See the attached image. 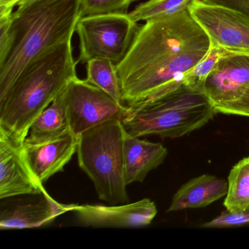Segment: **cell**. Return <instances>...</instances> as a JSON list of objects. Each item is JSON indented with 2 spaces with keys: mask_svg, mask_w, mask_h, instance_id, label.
I'll return each mask as SVG.
<instances>
[{
  "mask_svg": "<svg viewBox=\"0 0 249 249\" xmlns=\"http://www.w3.org/2000/svg\"><path fill=\"white\" fill-rule=\"evenodd\" d=\"M195 0H148L129 13V17L138 23L170 17L189 9Z\"/></svg>",
  "mask_w": 249,
  "mask_h": 249,
  "instance_id": "cell-19",
  "label": "cell"
},
{
  "mask_svg": "<svg viewBox=\"0 0 249 249\" xmlns=\"http://www.w3.org/2000/svg\"><path fill=\"white\" fill-rule=\"evenodd\" d=\"M73 211L87 227L117 228L146 227L157 214L156 204L146 198L119 205H76Z\"/></svg>",
  "mask_w": 249,
  "mask_h": 249,
  "instance_id": "cell-9",
  "label": "cell"
},
{
  "mask_svg": "<svg viewBox=\"0 0 249 249\" xmlns=\"http://www.w3.org/2000/svg\"><path fill=\"white\" fill-rule=\"evenodd\" d=\"M210 49L209 37L189 9L145 21L117 65L125 106L157 98L183 86L186 74Z\"/></svg>",
  "mask_w": 249,
  "mask_h": 249,
  "instance_id": "cell-1",
  "label": "cell"
},
{
  "mask_svg": "<svg viewBox=\"0 0 249 249\" xmlns=\"http://www.w3.org/2000/svg\"><path fill=\"white\" fill-rule=\"evenodd\" d=\"M78 137L70 131L60 138L38 145H24L23 156L32 173L44 183L64 167L77 152Z\"/></svg>",
  "mask_w": 249,
  "mask_h": 249,
  "instance_id": "cell-12",
  "label": "cell"
},
{
  "mask_svg": "<svg viewBox=\"0 0 249 249\" xmlns=\"http://www.w3.org/2000/svg\"><path fill=\"white\" fill-rule=\"evenodd\" d=\"M249 85V54L230 53L205 80L204 94L217 107L241 97Z\"/></svg>",
  "mask_w": 249,
  "mask_h": 249,
  "instance_id": "cell-10",
  "label": "cell"
},
{
  "mask_svg": "<svg viewBox=\"0 0 249 249\" xmlns=\"http://www.w3.org/2000/svg\"><path fill=\"white\" fill-rule=\"evenodd\" d=\"M36 0H19L17 6H21V5H26V4L30 3V2H35Z\"/></svg>",
  "mask_w": 249,
  "mask_h": 249,
  "instance_id": "cell-26",
  "label": "cell"
},
{
  "mask_svg": "<svg viewBox=\"0 0 249 249\" xmlns=\"http://www.w3.org/2000/svg\"><path fill=\"white\" fill-rule=\"evenodd\" d=\"M128 109L122 124L135 137L178 138L200 129L218 113L203 92L185 86Z\"/></svg>",
  "mask_w": 249,
  "mask_h": 249,
  "instance_id": "cell-4",
  "label": "cell"
},
{
  "mask_svg": "<svg viewBox=\"0 0 249 249\" xmlns=\"http://www.w3.org/2000/svg\"><path fill=\"white\" fill-rule=\"evenodd\" d=\"M75 205L59 203L46 193L37 200L17 204L2 211L0 229L21 230L42 227L65 213L73 211Z\"/></svg>",
  "mask_w": 249,
  "mask_h": 249,
  "instance_id": "cell-13",
  "label": "cell"
},
{
  "mask_svg": "<svg viewBox=\"0 0 249 249\" xmlns=\"http://www.w3.org/2000/svg\"><path fill=\"white\" fill-rule=\"evenodd\" d=\"M215 108L218 113L249 117V85L241 97L231 103L217 106Z\"/></svg>",
  "mask_w": 249,
  "mask_h": 249,
  "instance_id": "cell-23",
  "label": "cell"
},
{
  "mask_svg": "<svg viewBox=\"0 0 249 249\" xmlns=\"http://www.w3.org/2000/svg\"><path fill=\"white\" fill-rule=\"evenodd\" d=\"M139 27L129 14L81 17L75 29L79 39L78 62L103 59L118 65L129 52Z\"/></svg>",
  "mask_w": 249,
  "mask_h": 249,
  "instance_id": "cell-6",
  "label": "cell"
},
{
  "mask_svg": "<svg viewBox=\"0 0 249 249\" xmlns=\"http://www.w3.org/2000/svg\"><path fill=\"white\" fill-rule=\"evenodd\" d=\"M167 154L162 144L141 139L126 132L124 144L126 185L143 181L150 172L164 162Z\"/></svg>",
  "mask_w": 249,
  "mask_h": 249,
  "instance_id": "cell-14",
  "label": "cell"
},
{
  "mask_svg": "<svg viewBox=\"0 0 249 249\" xmlns=\"http://www.w3.org/2000/svg\"><path fill=\"white\" fill-rule=\"evenodd\" d=\"M46 193L27 165L22 148L0 135V198Z\"/></svg>",
  "mask_w": 249,
  "mask_h": 249,
  "instance_id": "cell-11",
  "label": "cell"
},
{
  "mask_svg": "<svg viewBox=\"0 0 249 249\" xmlns=\"http://www.w3.org/2000/svg\"><path fill=\"white\" fill-rule=\"evenodd\" d=\"M86 71L87 82L101 89L119 104L125 106L117 65L107 59H93L87 62Z\"/></svg>",
  "mask_w": 249,
  "mask_h": 249,
  "instance_id": "cell-18",
  "label": "cell"
},
{
  "mask_svg": "<svg viewBox=\"0 0 249 249\" xmlns=\"http://www.w3.org/2000/svg\"><path fill=\"white\" fill-rule=\"evenodd\" d=\"M232 52L211 46L207 54L186 74L183 85L194 91L204 93V84L208 75L215 69L221 58Z\"/></svg>",
  "mask_w": 249,
  "mask_h": 249,
  "instance_id": "cell-20",
  "label": "cell"
},
{
  "mask_svg": "<svg viewBox=\"0 0 249 249\" xmlns=\"http://www.w3.org/2000/svg\"><path fill=\"white\" fill-rule=\"evenodd\" d=\"M82 0H36L0 18V100L36 56L72 38Z\"/></svg>",
  "mask_w": 249,
  "mask_h": 249,
  "instance_id": "cell-2",
  "label": "cell"
},
{
  "mask_svg": "<svg viewBox=\"0 0 249 249\" xmlns=\"http://www.w3.org/2000/svg\"><path fill=\"white\" fill-rule=\"evenodd\" d=\"M195 21L216 46L249 54V17L239 10L195 0L189 8Z\"/></svg>",
  "mask_w": 249,
  "mask_h": 249,
  "instance_id": "cell-8",
  "label": "cell"
},
{
  "mask_svg": "<svg viewBox=\"0 0 249 249\" xmlns=\"http://www.w3.org/2000/svg\"><path fill=\"white\" fill-rule=\"evenodd\" d=\"M126 132L120 119H111L78 136L80 168L94 183L101 200L109 205L128 203L124 144Z\"/></svg>",
  "mask_w": 249,
  "mask_h": 249,
  "instance_id": "cell-5",
  "label": "cell"
},
{
  "mask_svg": "<svg viewBox=\"0 0 249 249\" xmlns=\"http://www.w3.org/2000/svg\"><path fill=\"white\" fill-rule=\"evenodd\" d=\"M63 92L33 122L24 140V145L44 143L60 138L71 131Z\"/></svg>",
  "mask_w": 249,
  "mask_h": 249,
  "instance_id": "cell-16",
  "label": "cell"
},
{
  "mask_svg": "<svg viewBox=\"0 0 249 249\" xmlns=\"http://www.w3.org/2000/svg\"><path fill=\"white\" fill-rule=\"evenodd\" d=\"M224 205L230 213L249 211V157L240 160L230 170Z\"/></svg>",
  "mask_w": 249,
  "mask_h": 249,
  "instance_id": "cell-17",
  "label": "cell"
},
{
  "mask_svg": "<svg viewBox=\"0 0 249 249\" xmlns=\"http://www.w3.org/2000/svg\"><path fill=\"white\" fill-rule=\"evenodd\" d=\"M228 181L204 174L184 183L177 191L167 212L204 208L226 196Z\"/></svg>",
  "mask_w": 249,
  "mask_h": 249,
  "instance_id": "cell-15",
  "label": "cell"
},
{
  "mask_svg": "<svg viewBox=\"0 0 249 249\" xmlns=\"http://www.w3.org/2000/svg\"><path fill=\"white\" fill-rule=\"evenodd\" d=\"M72 39L33 59L0 100V135L17 146L23 148L36 118L78 78Z\"/></svg>",
  "mask_w": 249,
  "mask_h": 249,
  "instance_id": "cell-3",
  "label": "cell"
},
{
  "mask_svg": "<svg viewBox=\"0 0 249 249\" xmlns=\"http://www.w3.org/2000/svg\"><path fill=\"white\" fill-rule=\"evenodd\" d=\"M138 0H82L81 17L100 14H127Z\"/></svg>",
  "mask_w": 249,
  "mask_h": 249,
  "instance_id": "cell-21",
  "label": "cell"
},
{
  "mask_svg": "<svg viewBox=\"0 0 249 249\" xmlns=\"http://www.w3.org/2000/svg\"><path fill=\"white\" fill-rule=\"evenodd\" d=\"M18 1L19 0H0V18H9Z\"/></svg>",
  "mask_w": 249,
  "mask_h": 249,
  "instance_id": "cell-25",
  "label": "cell"
},
{
  "mask_svg": "<svg viewBox=\"0 0 249 249\" xmlns=\"http://www.w3.org/2000/svg\"><path fill=\"white\" fill-rule=\"evenodd\" d=\"M249 224V211L223 213L209 222L200 225L202 228H228Z\"/></svg>",
  "mask_w": 249,
  "mask_h": 249,
  "instance_id": "cell-22",
  "label": "cell"
},
{
  "mask_svg": "<svg viewBox=\"0 0 249 249\" xmlns=\"http://www.w3.org/2000/svg\"><path fill=\"white\" fill-rule=\"evenodd\" d=\"M207 3L216 4L239 10L249 17V0H202Z\"/></svg>",
  "mask_w": 249,
  "mask_h": 249,
  "instance_id": "cell-24",
  "label": "cell"
},
{
  "mask_svg": "<svg viewBox=\"0 0 249 249\" xmlns=\"http://www.w3.org/2000/svg\"><path fill=\"white\" fill-rule=\"evenodd\" d=\"M71 129L79 136L83 132L111 119H122L128 107L119 104L101 89L77 78L63 92Z\"/></svg>",
  "mask_w": 249,
  "mask_h": 249,
  "instance_id": "cell-7",
  "label": "cell"
}]
</instances>
